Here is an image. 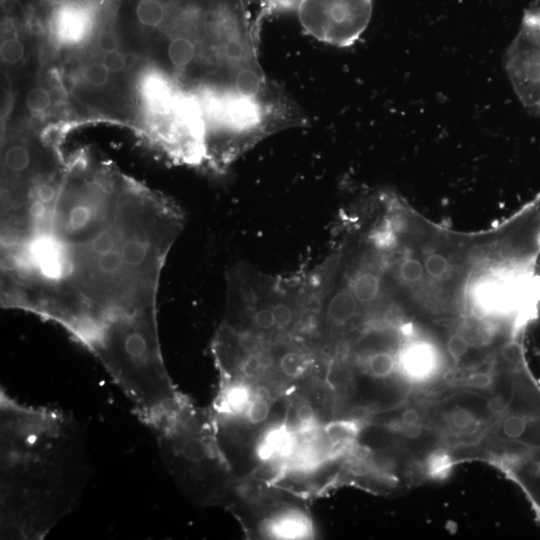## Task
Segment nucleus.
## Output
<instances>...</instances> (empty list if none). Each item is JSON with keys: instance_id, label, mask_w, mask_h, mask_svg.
I'll return each instance as SVG.
<instances>
[{"instance_id": "nucleus-17", "label": "nucleus", "mask_w": 540, "mask_h": 540, "mask_svg": "<svg viewBox=\"0 0 540 540\" xmlns=\"http://www.w3.org/2000/svg\"><path fill=\"white\" fill-rule=\"evenodd\" d=\"M308 364L309 359L307 356L297 350L285 352L279 360L280 370L284 375L291 378L301 376L307 369Z\"/></svg>"}, {"instance_id": "nucleus-6", "label": "nucleus", "mask_w": 540, "mask_h": 540, "mask_svg": "<svg viewBox=\"0 0 540 540\" xmlns=\"http://www.w3.org/2000/svg\"><path fill=\"white\" fill-rule=\"evenodd\" d=\"M348 286L359 304H372L381 294V275L378 270L363 268L350 278Z\"/></svg>"}, {"instance_id": "nucleus-26", "label": "nucleus", "mask_w": 540, "mask_h": 540, "mask_svg": "<svg viewBox=\"0 0 540 540\" xmlns=\"http://www.w3.org/2000/svg\"><path fill=\"white\" fill-rule=\"evenodd\" d=\"M300 0H261V15L296 11Z\"/></svg>"}, {"instance_id": "nucleus-29", "label": "nucleus", "mask_w": 540, "mask_h": 540, "mask_svg": "<svg viewBox=\"0 0 540 540\" xmlns=\"http://www.w3.org/2000/svg\"><path fill=\"white\" fill-rule=\"evenodd\" d=\"M492 374L489 371H475L467 375L465 385L475 389H486L492 385Z\"/></svg>"}, {"instance_id": "nucleus-1", "label": "nucleus", "mask_w": 540, "mask_h": 540, "mask_svg": "<svg viewBox=\"0 0 540 540\" xmlns=\"http://www.w3.org/2000/svg\"><path fill=\"white\" fill-rule=\"evenodd\" d=\"M1 306L66 330L144 418L177 397L157 296L184 226L172 201L85 157L2 184Z\"/></svg>"}, {"instance_id": "nucleus-14", "label": "nucleus", "mask_w": 540, "mask_h": 540, "mask_svg": "<svg viewBox=\"0 0 540 540\" xmlns=\"http://www.w3.org/2000/svg\"><path fill=\"white\" fill-rule=\"evenodd\" d=\"M399 278L408 286L421 285L425 278L422 259L415 254H407L400 259L398 266Z\"/></svg>"}, {"instance_id": "nucleus-2", "label": "nucleus", "mask_w": 540, "mask_h": 540, "mask_svg": "<svg viewBox=\"0 0 540 540\" xmlns=\"http://www.w3.org/2000/svg\"><path fill=\"white\" fill-rule=\"evenodd\" d=\"M84 424L0 392V538L41 540L78 505L88 482Z\"/></svg>"}, {"instance_id": "nucleus-13", "label": "nucleus", "mask_w": 540, "mask_h": 540, "mask_svg": "<svg viewBox=\"0 0 540 540\" xmlns=\"http://www.w3.org/2000/svg\"><path fill=\"white\" fill-rule=\"evenodd\" d=\"M448 429L457 434L474 432L480 425L479 417L469 408L455 406L444 415Z\"/></svg>"}, {"instance_id": "nucleus-32", "label": "nucleus", "mask_w": 540, "mask_h": 540, "mask_svg": "<svg viewBox=\"0 0 540 540\" xmlns=\"http://www.w3.org/2000/svg\"><path fill=\"white\" fill-rule=\"evenodd\" d=\"M538 470H539V472H540V462L538 463Z\"/></svg>"}, {"instance_id": "nucleus-15", "label": "nucleus", "mask_w": 540, "mask_h": 540, "mask_svg": "<svg viewBox=\"0 0 540 540\" xmlns=\"http://www.w3.org/2000/svg\"><path fill=\"white\" fill-rule=\"evenodd\" d=\"M273 530L281 538H301L308 534V524L300 515L289 514L279 518Z\"/></svg>"}, {"instance_id": "nucleus-27", "label": "nucleus", "mask_w": 540, "mask_h": 540, "mask_svg": "<svg viewBox=\"0 0 540 540\" xmlns=\"http://www.w3.org/2000/svg\"><path fill=\"white\" fill-rule=\"evenodd\" d=\"M269 414L268 400L255 397L247 408L248 419L257 424L267 419Z\"/></svg>"}, {"instance_id": "nucleus-23", "label": "nucleus", "mask_w": 540, "mask_h": 540, "mask_svg": "<svg viewBox=\"0 0 540 540\" xmlns=\"http://www.w3.org/2000/svg\"><path fill=\"white\" fill-rule=\"evenodd\" d=\"M420 412L415 408L404 410L400 416V426L405 434L410 438L417 437L421 432Z\"/></svg>"}, {"instance_id": "nucleus-5", "label": "nucleus", "mask_w": 540, "mask_h": 540, "mask_svg": "<svg viewBox=\"0 0 540 540\" xmlns=\"http://www.w3.org/2000/svg\"><path fill=\"white\" fill-rule=\"evenodd\" d=\"M397 366L408 379L423 382L437 370L436 354L426 343H412L402 351Z\"/></svg>"}, {"instance_id": "nucleus-10", "label": "nucleus", "mask_w": 540, "mask_h": 540, "mask_svg": "<svg viewBox=\"0 0 540 540\" xmlns=\"http://www.w3.org/2000/svg\"><path fill=\"white\" fill-rule=\"evenodd\" d=\"M293 446V436L286 428L278 427L270 430L263 438L258 452L263 460L283 456Z\"/></svg>"}, {"instance_id": "nucleus-24", "label": "nucleus", "mask_w": 540, "mask_h": 540, "mask_svg": "<svg viewBox=\"0 0 540 540\" xmlns=\"http://www.w3.org/2000/svg\"><path fill=\"white\" fill-rule=\"evenodd\" d=\"M110 71L100 63L88 65L84 70L85 81L94 87H100L107 83L110 77Z\"/></svg>"}, {"instance_id": "nucleus-3", "label": "nucleus", "mask_w": 540, "mask_h": 540, "mask_svg": "<svg viewBox=\"0 0 540 540\" xmlns=\"http://www.w3.org/2000/svg\"><path fill=\"white\" fill-rule=\"evenodd\" d=\"M302 28L315 39L338 47L354 44L367 29L372 0H300L296 9Z\"/></svg>"}, {"instance_id": "nucleus-16", "label": "nucleus", "mask_w": 540, "mask_h": 540, "mask_svg": "<svg viewBox=\"0 0 540 540\" xmlns=\"http://www.w3.org/2000/svg\"><path fill=\"white\" fill-rule=\"evenodd\" d=\"M367 367L375 377H388L397 367V358L387 351L376 352L367 359Z\"/></svg>"}, {"instance_id": "nucleus-22", "label": "nucleus", "mask_w": 540, "mask_h": 540, "mask_svg": "<svg viewBox=\"0 0 540 540\" xmlns=\"http://www.w3.org/2000/svg\"><path fill=\"white\" fill-rule=\"evenodd\" d=\"M0 54L1 59L6 63L16 64L20 62L25 55L23 42L17 36L6 38L1 43Z\"/></svg>"}, {"instance_id": "nucleus-8", "label": "nucleus", "mask_w": 540, "mask_h": 540, "mask_svg": "<svg viewBox=\"0 0 540 540\" xmlns=\"http://www.w3.org/2000/svg\"><path fill=\"white\" fill-rule=\"evenodd\" d=\"M250 392L242 383L226 386L218 398L216 411L222 416H231L243 412L250 404Z\"/></svg>"}, {"instance_id": "nucleus-21", "label": "nucleus", "mask_w": 540, "mask_h": 540, "mask_svg": "<svg viewBox=\"0 0 540 540\" xmlns=\"http://www.w3.org/2000/svg\"><path fill=\"white\" fill-rule=\"evenodd\" d=\"M528 422L521 415L512 414L504 418L502 421L499 433L503 438L508 440L520 439L526 432Z\"/></svg>"}, {"instance_id": "nucleus-9", "label": "nucleus", "mask_w": 540, "mask_h": 540, "mask_svg": "<svg viewBox=\"0 0 540 540\" xmlns=\"http://www.w3.org/2000/svg\"><path fill=\"white\" fill-rule=\"evenodd\" d=\"M137 22L146 28L162 27L167 14L165 0H131Z\"/></svg>"}, {"instance_id": "nucleus-20", "label": "nucleus", "mask_w": 540, "mask_h": 540, "mask_svg": "<svg viewBox=\"0 0 540 540\" xmlns=\"http://www.w3.org/2000/svg\"><path fill=\"white\" fill-rule=\"evenodd\" d=\"M52 104V98L49 91L44 87H33L26 96V105L30 112L34 114H43Z\"/></svg>"}, {"instance_id": "nucleus-12", "label": "nucleus", "mask_w": 540, "mask_h": 540, "mask_svg": "<svg viewBox=\"0 0 540 540\" xmlns=\"http://www.w3.org/2000/svg\"><path fill=\"white\" fill-rule=\"evenodd\" d=\"M422 261L425 270V277L434 283H442L450 278L453 266L446 254L440 251H427L422 254Z\"/></svg>"}, {"instance_id": "nucleus-31", "label": "nucleus", "mask_w": 540, "mask_h": 540, "mask_svg": "<svg viewBox=\"0 0 540 540\" xmlns=\"http://www.w3.org/2000/svg\"><path fill=\"white\" fill-rule=\"evenodd\" d=\"M296 416L299 422L303 425H311L315 418L313 408L309 404H303L298 407Z\"/></svg>"}, {"instance_id": "nucleus-7", "label": "nucleus", "mask_w": 540, "mask_h": 540, "mask_svg": "<svg viewBox=\"0 0 540 540\" xmlns=\"http://www.w3.org/2000/svg\"><path fill=\"white\" fill-rule=\"evenodd\" d=\"M358 307L359 303L349 286H343L329 300L326 314L331 322L344 325L357 315Z\"/></svg>"}, {"instance_id": "nucleus-18", "label": "nucleus", "mask_w": 540, "mask_h": 540, "mask_svg": "<svg viewBox=\"0 0 540 540\" xmlns=\"http://www.w3.org/2000/svg\"><path fill=\"white\" fill-rule=\"evenodd\" d=\"M453 467L451 456L445 451L433 452L425 462L426 474L433 479L446 478Z\"/></svg>"}, {"instance_id": "nucleus-30", "label": "nucleus", "mask_w": 540, "mask_h": 540, "mask_svg": "<svg viewBox=\"0 0 540 540\" xmlns=\"http://www.w3.org/2000/svg\"><path fill=\"white\" fill-rule=\"evenodd\" d=\"M97 43L104 53L116 50L118 47L116 34L110 29H105L99 34Z\"/></svg>"}, {"instance_id": "nucleus-11", "label": "nucleus", "mask_w": 540, "mask_h": 540, "mask_svg": "<svg viewBox=\"0 0 540 540\" xmlns=\"http://www.w3.org/2000/svg\"><path fill=\"white\" fill-rule=\"evenodd\" d=\"M196 42L190 37L176 34L168 46V57L175 68H187L196 58Z\"/></svg>"}, {"instance_id": "nucleus-25", "label": "nucleus", "mask_w": 540, "mask_h": 540, "mask_svg": "<svg viewBox=\"0 0 540 540\" xmlns=\"http://www.w3.org/2000/svg\"><path fill=\"white\" fill-rule=\"evenodd\" d=\"M470 342L461 333H454L447 340V352L453 360L462 359L469 351Z\"/></svg>"}, {"instance_id": "nucleus-28", "label": "nucleus", "mask_w": 540, "mask_h": 540, "mask_svg": "<svg viewBox=\"0 0 540 540\" xmlns=\"http://www.w3.org/2000/svg\"><path fill=\"white\" fill-rule=\"evenodd\" d=\"M101 62L111 72H120L125 68L126 58L122 52L118 49L105 52L102 56Z\"/></svg>"}, {"instance_id": "nucleus-19", "label": "nucleus", "mask_w": 540, "mask_h": 540, "mask_svg": "<svg viewBox=\"0 0 540 540\" xmlns=\"http://www.w3.org/2000/svg\"><path fill=\"white\" fill-rule=\"evenodd\" d=\"M325 432L333 444L345 445L355 438L358 427L354 422L341 421L328 425Z\"/></svg>"}, {"instance_id": "nucleus-4", "label": "nucleus", "mask_w": 540, "mask_h": 540, "mask_svg": "<svg viewBox=\"0 0 540 540\" xmlns=\"http://www.w3.org/2000/svg\"><path fill=\"white\" fill-rule=\"evenodd\" d=\"M505 69L522 105L540 116V0L525 12L507 49Z\"/></svg>"}]
</instances>
